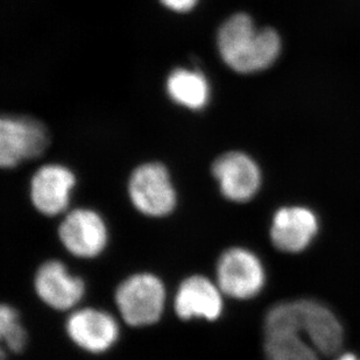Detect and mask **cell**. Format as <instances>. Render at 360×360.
<instances>
[{"mask_svg": "<svg viewBox=\"0 0 360 360\" xmlns=\"http://www.w3.org/2000/svg\"><path fill=\"white\" fill-rule=\"evenodd\" d=\"M216 276L223 294L238 300L258 295L266 281L265 267L258 255L237 246L225 250L219 255Z\"/></svg>", "mask_w": 360, "mask_h": 360, "instance_id": "cell-5", "label": "cell"}, {"mask_svg": "<svg viewBox=\"0 0 360 360\" xmlns=\"http://www.w3.org/2000/svg\"><path fill=\"white\" fill-rule=\"evenodd\" d=\"M217 283L200 274L182 280L174 296V310L182 320L216 321L223 313V297Z\"/></svg>", "mask_w": 360, "mask_h": 360, "instance_id": "cell-13", "label": "cell"}, {"mask_svg": "<svg viewBox=\"0 0 360 360\" xmlns=\"http://www.w3.org/2000/svg\"><path fill=\"white\" fill-rule=\"evenodd\" d=\"M49 143L47 127L28 116L0 120V166L12 168L21 161L40 157Z\"/></svg>", "mask_w": 360, "mask_h": 360, "instance_id": "cell-6", "label": "cell"}, {"mask_svg": "<svg viewBox=\"0 0 360 360\" xmlns=\"http://www.w3.org/2000/svg\"><path fill=\"white\" fill-rule=\"evenodd\" d=\"M160 1L163 6L174 11V12L186 13L194 8L198 0H160Z\"/></svg>", "mask_w": 360, "mask_h": 360, "instance_id": "cell-17", "label": "cell"}, {"mask_svg": "<svg viewBox=\"0 0 360 360\" xmlns=\"http://www.w3.org/2000/svg\"><path fill=\"white\" fill-rule=\"evenodd\" d=\"M127 191L136 210L150 217H163L176 207V191L169 172L160 162L136 167L129 175Z\"/></svg>", "mask_w": 360, "mask_h": 360, "instance_id": "cell-4", "label": "cell"}, {"mask_svg": "<svg viewBox=\"0 0 360 360\" xmlns=\"http://www.w3.org/2000/svg\"><path fill=\"white\" fill-rule=\"evenodd\" d=\"M219 54L239 74L269 68L279 58L281 39L273 28H258L248 14H233L217 33Z\"/></svg>", "mask_w": 360, "mask_h": 360, "instance_id": "cell-1", "label": "cell"}, {"mask_svg": "<svg viewBox=\"0 0 360 360\" xmlns=\"http://www.w3.org/2000/svg\"><path fill=\"white\" fill-rule=\"evenodd\" d=\"M65 333L82 350L103 354L118 340L120 326L108 311L82 308L69 315L65 321Z\"/></svg>", "mask_w": 360, "mask_h": 360, "instance_id": "cell-9", "label": "cell"}, {"mask_svg": "<svg viewBox=\"0 0 360 360\" xmlns=\"http://www.w3.org/2000/svg\"><path fill=\"white\" fill-rule=\"evenodd\" d=\"M167 92L176 104L191 110L203 109L209 99L207 79L196 70H173L167 79Z\"/></svg>", "mask_w": 360, "mask_h": 360, "instance_id": "cell-15", "label": "cell"}, {"mask_svg": "<svg viewBox=\"0 0 360 360\" xmlns=\"http://www.w3.org/2000/svg\"><path fill=\"white\" fill-rule=\"evenodd\" d=\"M75 174L68 167L48 163L40 167L30 182V198L37 210L55 216L65 210L75 187Z\"/></svg>", "mask_w": 360, "mask_h": 360, "instance_id": "cell-12", "label": "cell"}, {"mask_svg": "<svg viewBox=\"0 0 360 360\" xmlns=\"http://www.w3.org/2000/svg\"><path fill=\"white\" fill-rule=\"evenodd\" d=\"M300 310L314 347L321 356H333L342 349L344 330L333 310L316 300H299Z\"/></svg>", "mask_w": 360, "mask_h": 360, "instance_id": "cell-14", "label": "cell"}, {"mask_svg": "<svg viewBox=\"0 0 360 360\" xmlns=\"http://www.w3.org/2000/svg\"><path fill=\"white\" fill-rule=\"evenodd\" d=\"M34 289L39 299L58 310L70 309L81 301L85 283L79 276L69 273L60 260H46L39 266L34 276Z\"/></svg>", "mask_w": 360, "mask_h": 360, "instance_id": "cell-11", "label": "cell"}, {"mask_svg": "<svg viewBox=\"0 0 360 360\" xmlns=\"http://www.w3.org/2000/svg\"><path fill=\"white\" fill-rule=\"evenodd\" d=\"M117 308L129 326L158 322L166 304V288L153 273L139 272L120 282L115 292Z\"/></svg>", "mask_w": 360, "mask_h": 360, "instance_id": "cell-3", "label": "cell"}, {"mask_svg": "<svg viewBox=\"0 0 360 360\" xmlns=\"http://www.w3.org/2000/svg\"><path fill=\"white\" fill-rule=\"evenodd\" d=\"M0 337L8 350L21 352L27 343V333L21 326L17 309L3 303L0 307Z\"/></svg>", "mask_w": 360, "mask_h": 360, "instance_id": "cell-16", "label": "cell"}, {"mask_svg": "<svg viewBox=\"0 0 360 360\" xmlns=\"http://www.w3.org/2000/svg\"><path fill=\"white\" fill-rule=\"evenodd\" d=\"M267 360H321L302 320L299 301H283L269 308L264 321Z\"/></svg>", "mask_w": 360, "mask_h": 360, "instance_id": "cell-2", "label": "cell"}, {"mask_svg": "<svg viewBox=\"0 0 360 360\" xmlns=\"http://www.w3.org/2000/svg\"><path fill=\"white\" fill-rule=\"evenodd\" d=\"M58 233L67 251L79 258H95L105 250L109 240L105 221L89 207H77L65 214Z\"/></svg>", "mask_w": 360, "mask_h": 360, "instance_id": "cell-7", "label": "cell"}, {"mask_svg": "<svg viewBox=\"0 0 360 360\" xmlns=\"http://www.w3.org/2000/svg\"><path fill=\"white\" fill-rule=\"evenodd\" d=\"M337 360H360V358H358L356 354H344L337 358Z\"/></svg>", "mask_w": 360, "mask_h": 360, "instance_id": "cell-18", "label": "cell"}, {"mask_svg": "<svg viewBox=\"0 0 360 360\" xmlns=\"http://www.w3.org/2000/svg\"><path fill=\"white\" fill-rule=\"evenodd\" d=\"M211 173L217 180L221 195L237 203L251 200L262 187L258 163L239 150L226 152L214 159Z\"/></svg>", "mask_w": 360, "mask_h": 360, "instance_id": "cell-8", "label": "cell"}, {"mask_svg": "<svg viewBox=\"0 0 360 360\" xmlns=\"http://www.w3.org/2000/svg\"><path fill=\"white\" fill-rule=\"evenodd\" d=\"M320 230L316 214L301 205L282 207L272 218L271 240L279 251L300 253L309 248Z\"/></svg>", "mask_w": 360, "mask_h": 360, "instance_id": "cell-10", "label": "cell"}]
</instances>
